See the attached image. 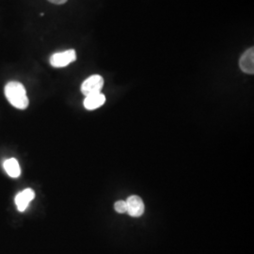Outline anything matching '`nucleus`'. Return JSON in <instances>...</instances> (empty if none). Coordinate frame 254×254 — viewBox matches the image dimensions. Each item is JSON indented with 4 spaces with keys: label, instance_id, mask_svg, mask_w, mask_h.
Returning <instances> with one entry per match:
<instances>
[{
    "label": "nucleus",
    "instance_id": "6",
    "mask_svg": "<svg viewBox=\"0 0 254 254\" xmlns=\"http://www.w3.org/2000/svg\"><path fill=\"white\" fill-rule=\"evenodd\" d=\"M35 198V192L31 189L21 191L15 197V204L20 212H24L27 208L29 202Z\"/></svg>",
    "mask_w": 254,
    "mask_h": 254
},
{
    "label": "nucleus",
    "instance_id": "2",
    "mask_svg": "<svg viewBox=\"0 0 254 254\" xmlns=\"http://www.w3.org/2000/svg\"><path fill=\"white\" fill-rule=\"evenodd\" d=\"M104 86V79L99 74H93L82 83L81 91L85 96L99 93Z\"/></svg>",
    "mask_w": 254,
    "mask_h": 254
},
{
    "label": "nucleus",
    "instance_id": "7",
    "mask_svg": "<svg viewBox=\"0 0 254 254\" xmlns=\"http://www.w3.org/2000/svg\"><path fill=\"white\" fill-rule=\"evenodd\" d=\"M106 102V96L103 93H95L86 96L84 100V107L88 110L99 109Z\"/></svg>",
    "mask_w": 254,
    "mask_h": 254
},
{
    "label": "nucleus",
    "instance_id": "8",
    "mask_svg": "<svg viewBox=\"0 0 254 254\" xmlns=\"http://www.w3.org/2000/svg\"><path fill=\"white\" fill-rule=\"evenodd\" d=\"M3 167L6 173L11 178H18L21 175V168L15 158L7 159L3 164Z\"/></svg>",
    "mask_w": 254,
    "mask_h": 254
},
{
    "label": "nucleus",
    "instance_id": "3",
    "mask_svg": "<svg viewBox=\"0 0 254 254\" xmlns=\"http://www.w3.org/2000/svg\"><path fill=\"white\" fill-rule=\"evenodd\" d=\"M76 53L75 50L69 49L64 52L55 53L50 58V64L55 68H63L75 62Z\"/></svg>",
    "mask_w": 254,
    "mask_h": 254
},
{
    "label": "nucleus",
    "instance_id": "9",
    "mask_svg": "<svg viewBox=\"0 0 254 254\" xmlns=\"http://www.w3.org/2000/svg\"><path fill=\"white\" fill-rule=\"evenodd\" d=\"M114 209L119 214H125L127 212V201L126 200H118L114 203Z\"/></svg>",
    "mask_w": 254,
    "mask_h": 254
},
{
    "label": "nucleus",
    "instance_id": "1",
    "mask_svg": "<svg viewBox=\"0 0 254 254\" xmlns=\"http://www.w3.org/2000/svg\"><path fill=\"white\" fill-rule=\"evenodd\" d=\"M5 96L10 105L15 109H26L29 101L27 98V91L20 82H9L5 86Z\"/></svg>",
    "mask_w": 254,
    "mask_h": 254
},
{
    "label": "nucleus",
    "instance_id": "4",
    "mask_svg": "<svg viewBox=\"0 0 254 254\" xmlns=\"http://www.w3.org/2000/svg\"><path fill=\"white\" fill-rule=\"evenodd\" d=\"M127 214L133 218H139L143 215L145 206L142 199L139 196L133 195L128 197L127 200Z\"/></svg>",
    "mask_w": 254,
    "mask_h": 254
},
{
    "label": "nucleus",
    "instance_id": "10",
    "mask_svg": "<svg viewBox=\"0 0 254 254\" xmlns=\"http://www.w3.org/2000/svg\"><path fill=\"white\" fill-rule=\"evenodd\" d=\"M48 1L53 3V4H56V5H62V4H64L65 2H67V0H48Z\"/></svg>",
    "mask_w": 254,
    "mask_h": 254
},
{
    "label": "nucleus",
    "instance_id": "5",
    "mask_svg": "<svg viewBox=\"0 0 254 254\" xmlns=\"http://www.w3.org/2000/svg\"><path fill=\"white\" fill-rule=\"evenodd\" d=\"M239 66L242 72L248 74L254 73V48L251 47L241 56L239 60Z\"/></svg>",
    "mask_w": 254,
    "mask_h": 254
}]
</instances>
